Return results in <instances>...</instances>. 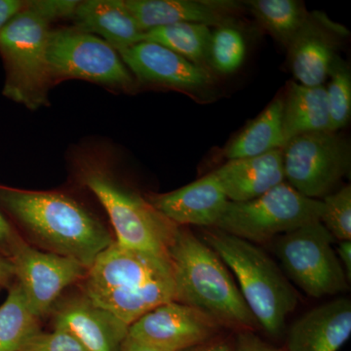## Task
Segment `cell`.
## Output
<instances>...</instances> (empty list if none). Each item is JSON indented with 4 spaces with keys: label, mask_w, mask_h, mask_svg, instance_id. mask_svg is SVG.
<instances>
[{
    "label": "cell",
    "mask_w": 351,
    "mask_h": 351,
    "mask_svg": "<svg viewBox=\"0 0 351 351\" xmlns=\"http://www.w3.org/2000/svg\"><path fill=\"white\" fill-rule=\"evenodd\" d=\"M50 313L54 329L69 332L87 351H120L129 327L80 294L57 302Z\"/></svg>",
    "instance_id": "obj_14"
},
{
    "label": "cell",
    "mask_w": 351,
    "mask_h": 351,
    "mask_svg": "<svg viewBox=\"0 0 351 351\" xmlns=\"http://www.w3.org/2000/svg\"><path fill=\"white\" fill-rule=\"evenodd\" d=\"M19 351H87L69 332L54 329L52 332L39 331L20 348Z\"/></svg>",
    "instance_id": "obj_29"
},
{
    "label": "cell",
    "mask_w": 351,
    "mask_h": 351,
    "mask_svg": "<svg viewBox=\"0 0 351 351\" xmlns=\"http://www.w3.org/2000/svg\"><path fill=\"white\" fill-rule=\"evenodd\" d=\"M205 242L232 270L258 326L279 337L298 304V294L276 263L258 247L221 230L204 233Z\"/></svg>",
    "instance_id": "obj_4"
},
{
    "label": "cell",
    "mask_w": 351,
    "mask_h": 351,
    "mask_svg": "<svg viewBox=\"0 0 351 351\" xmlns=\"http://www.w3.org/2000/svg\"><path fill=\"white\" fill-rule=\"evenodd\" d=\"M322 212V200L306 197L283 182L255 199L228 201L214 228L252 243H263L320 221Z\"/></svg>",
    "instance_id": "obj_7"
},
{
    "label": "cell",
    "mask_w": 351,
    "mask_h": 351,
    "mask_svg": "<svg viewBox=\"0 0 351 351\" xmlns=\"http://www.w3.org/2000/svg\"><path fill=\"white\" fill-rule=\"evenodd\" d=\"M15 278L14 265L10 258L0 257V287L8 286Z\"/></svg>",
    "instance_id": "obj_35"
},
{
    "label": "cell",
    "mask_w": 351,
    "mask_h": 351,
    "mask_svg": "<svg viewBox=\"0 0 351 351\" xmlns=\"http://www.w3.org/2000/svg\"><path fill=\"white\" fill-rule=\"evenodd\" d=\"M184 351H233V348L226 341H208Z\"/></svg>",
    "instance_id": "obj_37"
},
{
    "label": "cell",
    "mask_w": 351,
    "mask_h": 351,
    "mask_svg": "<svg viewBox=\"0 0 351 351\" xmlns=\"http://www.w3.org/2000/svg\"><path fill=\"white\" fill-rule=\"evenodd\" d=\"M120 351H166L127 336Z\"/></svg>",
    "instance_id": "obj_36"
},
{
    "label": "cell",
    "mask_w": 351,
    "mask_h": 351,
    "mask_svg": "<svg viewBox=\"0 0 351 351\" xmlns=\"http://www.w3.org/2000/svg\"><path fill=\"white\" fill-rule=\"evenodd\" d=\"M212 173L228 201L253 200L285 180L283 151L277 149L262 156L232 159Z\"/></svg>",
    "instance_id": "obj_19"
},
{
    "label": "cell",
    "mask_w": 351,
    "mask_h": 351,
    "mask_svg": "<svg viewBox=\"0 0 351 351\" xmlns=\"http://www.w3.org/2000/svg\"><path fill=\"white\" fill-rule=\"evenodd\" d=\"M351 335V302L335 300L314 307L288 332L289 351H339Z\"/></svg>",
    "instance_id": "obj_18"
},
{
    "label": "cell",
    "mask_w": 351,
    "mask_h": 351,
    "mask_svg": "<svg viewBox=\"0 0 351 351\" xmlns=\"http://www.w3.org/2000/svg\"><path fill=\"white\" fill-rule=\"evenodd\" d=\"M346 34L324 15H311L308 24L289 46L293 75L304 86H322L331 71L336 54V36Z\"/></svg>",
    "instance_id": "obj_16"
},
{
    "label": "cell",
    "mask_w": 351,
    "mask_h": 351,
    "mask_svg": "<svg viewBox=\"0 0 351 351\" xmlns=\"http://www.w3.org/2000/svg\"><path fill=\"white\" fill-rule=\"evenodd\" d=\"M23 237L14 230L12 226L0 212V248L10 255L11 251Z\"/></svg>",
    "instance_id": "obj_32"
},
{
    "label": "cell",
    "mask_w": 351,
    "mask_h": 351,
    "mask_svg": "<svg viewBox=\"0 0 351 351\" xmlns=\"http://www.w3.org/2000/svg\"><path fill=\"white\" fill-rule=\"evenodd\" d=\"M320 223L339 241L351 240V186H346L322 200Z\"/></svg>",
    "instance_id": "obj_28"
},
{
    "label": "cell",
    "mask_w": 351,
    "mask_h": 351,
    "mask_svg": "<svg viewBox=\"0 0 351 351\" xmlns=\"http://www.w3.org/2000/svg\"><path fill=\"white\" fill-rule=\"evenodd\" d=\"M9 257L17 283L39 319L50 313L64 289L82 281L88 270L73 258L38 250L24 239Z\"/></svg>",
    "instance_id": "obj_11"
},
{
    "label": "cell",
    "mask_w": 351,
    "mask_h": 351,
    "mask_svg": "<svg viewBox=\"0 0 351 351\" xmlns=\"http://www.w3.org/2000/svg\"><path fill=\"white\" fill-rule=\"evenodd\" d=\"M175 302L195 307L219 325L239 331L258 327L221 258L188 228L179 226L168 249Z\"/></svg>",
    "instance_id": "obj_3"
},
{
    "label": "cell",
    "mask_w": 351,
    "mask_h": 351,
    "mask_svg": "<svg viewBox=\"0 0 351 351\" xmlns=\"http://www.w3.org/2000/svg\"><path fill=\"white\" fill-rule=\"evenodd\" d=\"M219 326L202 311L172 301L136 320L127 336L163 350L184 351L210 341Z\"/></svg>",
    "instance_id": "obj_12"
},
{
    "label": "cell",
    "mask_w": 351,
    "mask_h": 351,
    "mask_svg": "<svg viewBox=\"0 0 351 351\" xmlns=\"http://www.w3.org/2000/svg\"><path fill=\"white\" fill-rule=\"evenodd\" d=\"M27 2L20 0H0V32L25 8Z\"/></svg>",
    "instance_id": "obj_33"
},
{
    "label": "cell",
    "mask_w": 351,
    "mask_h": 351,
    "mask_svg": "<svg viewBox=\"0 0 351 351\" xmlns=\"http://www.w3.org/2000/svg\"><path fill=\"white\" fill-rule=\"evenodd\" d=\"M50 24L31 1L0 32V53L7 69L4 94L31 110L49 105Z\"/></svg>",
    "instance_id": "obj_6"
},
{
    "label": "cell",
    "mask_w": 351,
    "mask_h": 351,
    "mask_svg": "<svg viewBox=\"0 0 351 351\" xmlns=\"http://www.w3.org/2000/svg\"><path fill=\"white\" fill-rule=\"evenodd\" d=\"M283 98L274 99L249 125L240 132L223 151L228 160L262 156L285 145Z\"/></svg>",
    "instance_id": "obj_22"
},
{
    "label": "cell",
    "mask_w": 351,
    "mask_h": 351,
    "mask_svg": "<svg viewBox=\"0 0 351 351\" xmlns=\"http://www.w3.org/2000/svg\"><path fill=\"white\" fill-rule=\"evenodd\" d=\"M80 282L87 299L128 327L152 309L175 301L169 258L127 248L115 240Z\"/></svg>",
    "instance_id": "obj_2"
},
{
    "label": "cell",
    "mask_w": 351,
    "mask_h": 351,
    "mask_svg": "<svg viewBox=\"0 0 351 351\" xmlns=\"http://www.w3.org/2000/svg\"><path fill=\"white\" fill-rule=\"evenodd\" d=\"M131 73L143 83L198 92L214 83L209 69L159 44L141 41L119 52Z\"/></svg>",
    "instance_id": "obj_13"
},
{
    "label": "cell",
    "mask_w": 351,
    "mask_h": 351,
    "mask_svg": "<svg viewBox=\"0 0 351 351\" xmlns=\"http://www.w3.org/2000/svg\"><path fill=\"white\" fill-rule=\"evenodd\" d=\"M233 351H283L263 341L249 330L237 332Z\"/></svg>",
    "instance_id": "obj_31"
},
{
    "label": "cell",
    "mask_w": 351,
    "mask_h": 351,
    "mask_svg": "<svg viewBox=\"0 0 351 351\" xmlns=\"http://www.w3.org/2000/svg\"><path fill=\"white\" fill-rule=\"evenodd\" d=\"M77 178L105 208L117 243L134 250L168 257V249L180 226L122 184L103 161L91 158L80 161Z\"/></svg>",
    "instance_id": "obj_5"
},
{
    "label": "cell",
    "mask_w": 351,
    "mask_h": 351,
    "mask_svg": "<svg viewBox=\"0 0 351 351\" xmlns=\"http://www.w3.org/2000/svg\"><path fill=\"white\" fill-rule=\"evenodd\" d=\"M39 323L22 288L14 284L0 306V351H19L27 339L40 331Z\"/></svg>",
    "instance_id": "obj_25"
},
{
    "label": "cell",
    "mask_w": 351,
    "mask_h": 351,
    "mask_svg": "<svg viewBox=\"0 0 351 351\" xmlns=\"http://www.w3.org/2000/svg\"><path fill=\"white\" fill-rule=\"evenodd\" d=\"M124 3L144 32L178 23L215 27L230 25L241 7L232 0H124Z\"/></svg>",
    "instance_id": "obj_15"
},
{
    "label": "cell",
    "mask_w": 351,
    "mask_h": 351,
    "mask_svg": "<svg viewBox=\"0 0 351 351\" xmlns=\"http://www.w3.org/2000/svg\"><path fill=\"white\" fill-rule=\"evenodd\" d=\"M0 204L19 223L27 243L86 269L114 241L100 219L64 193L0 188Z\"/></svg>",
    "instance_id": "obj_1"
},
{
    "label": "cell",
    "mask_w": 351,
    "mask_h": 351,
    "mask_svg": "<svg viewBox=\"0 0 351 351\" xmlns=\"http://www.w3.org/2000/svg\"><path fill=\"white\" fill-rule=\"evenodd\" d=\"M246 5L263 29L287 49L311 17L304 2L297 0H250Z\"/></svg>",
    "instance_id": "obj_23"
},
{
    "label": "cell",
    "mask_w": 351,
    "mask_h": 351,
    "mask_svg": "<svg viewBox=\"0 0 351 351\" xmlns=\"http://www.w3.org/2000/svg\"><path fill=\"white\" fill-rule=\"evenodd\" d=\"M282 127L285 145L302 134L330 131L326 87L291 83L283 99Z\"/></svg>",
    "instance_id": "obj_21"
},
{
    "label": "cell",
    "mask_w": 351,
    "mask_h": 351,
    "mask_svg": "<svg viewBox=\"0 0 351 351\" xmlns=\"http://www.w3.org/2000/svg\"><path fill=\"white\" fill-rule=\"evenodd\" d=\"M326 88L330 132H337L350 122L351 115V73L348 64L336 57Z\"/></svg>",
    "instance_id": "obj_27"
},
{
    "label": "cell",
    "mask_w": 351,
    "mask_h": 351,
    "mask_svg": "<svg viewBox=\"0 0 351 351\" xmlns=\"http://www.w3.org/2000/svg\"><path fill=\"white\" fill-rule=\"evenodd\" d=\"M211 34L208 25L178 23L145 32L144 40L159 44L191 63L206 68L205 66L209 63Z\"/></svg>",
    "instance_id": "obj_24"
},
{
    "label": "cell",
    "mask_w": 351,
    "mask_h": 351,
    "mask_svg": "<svg viewBox=\"0 0 351 351\" xmlns=\"http://www.w3.org/2000/svg\"><path fill=\"white\" fill-rule=\"evenodd\" d=\"M337 256L339 262L343 263V267L345 269V274L348 281L351 279V240L341 241L337 248Z\"/></svg>",
    "instance_id": "obj_34"
},
{
    "label": "cell",
    "mask_w": 351,
    "mask_h": 351,
    "mask_svg": "<svg viewBox=\"0 0 351 351\" xmlns=\"http://www.w3.org/2000/svg\"><path fill=\"white\" fill-rule=\"evenodd\" d=\"M32 5L47 18L51 23L64 18L73 17L80 1L75 0H38L32 1Z\"/></svg>",
    "instance_id": "obj_30"
},
{
    "label": "cell",
    "mask_w": 351,
    "mask_h": 351,
    "mask_svg": "<svg viewBox=\"0 0 351 351\" xmlns=\"http://www.w3.org/2000/svg\"><path fill=\"white\" fill-rule=\"evenodd\" d=\"M147 199L180 226H215L228 202L213 173L171 193L149 195Z\"/></svg>",
    "instance_id": "obj_17"
},
{
    "label": "cell",
    "mask_w": 351,
    "mask_h": 351,
    "mask_svg": "<svg viewBox=\"0 0 351 351\" xmlns=\"http://www.w3.org/2000/svg\"><path fill=\"white\" fill-rule=\"evenodd\" d=\"M334 239L317 221L279 235L274 242V250L286 274L311 297L348 290L345 270L332 247Z\"/></svg>",
    "instance_id": "obj_8"
},
{
    "label": "cell",
    "mask_w": 351,
    "mask_h": 351,
    "mask_svg": "<svg viewBox=\"0 0 351 351\" xmlns=\"http://www.w3.org/2000/svg\"><path fill=\"white\" fill-rule=\"evenodd\" d=\"M71 18L76 29L98 36L117 52L144 40L145 32L129 12L124 0L80 1Z\"/></svg>",
    "instance_id": "obj_20"
},
{
    "label": "cell",
    "mask_w": 351,
    "mask_h": 351,
    "mask_svg": "<svg viewBox=\"0 0 351 351\" xmlns=\"http://www.w3.org/2000/svg\"><path fill=\"white\" fill-rule=\"evenodd\" d=\"M47 64L52 83L73 78L124 89L134 84L130 71L114 48L76 27L51 31Z\"/></svg>",
    "instance_id": "obj_9"
},
{
    "label": "cell",
    "mask_w": 351,
    "mask_h": 351,
    "mask_svg": "<svg viewBox=\"0 0 351 351\" xmlns=\"http://www.w3.org/2000/svg\"><path fill=\"white\" fill-rule=\"evenodd\" d=\"M246 55V43L239 29L230 25L217 27L211 34L209 64L225 75L234 73L241 66Z\"/></svg>",
    "instance_id": "obj_26"
},
{
    "label": "cell",
    "mask_w": 351,
    "mask_h": 351,
    "mask_svg": "<svg viewBox=\"0 0 351 351\" xmlns=\"http://www.w3.org/2000/svg\"><path fill=\"white\" fill-rule=\"evenodd\" d=\"M283 151L284 174L289 184L313 199L332 193L350 170V145L336 132L302 134Z\"/></svg>",
    "instance_id": "obj_10"
}]
</instances>
